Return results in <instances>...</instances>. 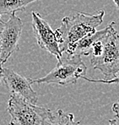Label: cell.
I'll list each match as a JSON object with an SVG mask.
<instances>
[{"mask_svg": "<svg viewBox=\"0 0 119 125\" xmlns=\"http://www.w3.org/2000/svg\"><path fill=\"white\" fill-rule=\"evenodd\" d=\"M3 21H2V20L1 19H0V26H1V25H2V24H3Z\"/></svg>", "mask_w": 119, "mask_h": 125, "instance_id": "9a60e30c", "label": "cell"}, {"mask_svg": "<svg viewBox=\"0 0 119 125\" xmlns=\"http://www.w3.org/2000/svg\"><path fill=\"white\" fill-rule=\"evenodd\" d=\"M108 26L104 28L103 30L96 31L95 33L88 36H85V37L81 38L79 41H78L74 45V51H73V56L74 55H79V56H89L90 53L91 47H92L93 43L100 38L106 32H107Z\"/></svg>", "mask_w": 119, "mask_h": 125, "instance_id": "ba28073f", "label": "cell"}, {"mask_svg": "<svg viewBox=\"0 0 119 125\" xmlns=\"http://www.w3.org/2000/svg\"><path fill=\"white\" fill-rule=\"evenodd\" d=\"M111 110H112L113 113H115V112H118V113H119V99L112 105V109Z\"/></svg>", "mask_w": 119, "mask_h": 125, "instance_id": "4fadbf2b", "label": "cell"}, {"mask_svg": "<svg viewBox=\"0 0 119 125\" xmlns=\"http://www.w3.org/2000/svg\"><path fill=\"white\" fill-rule=\"evenodd\" d=\"M38 0H0V15L23 11L29 4Z\"/></svg>", "mask_w": 119, "mask_h": 125, "instance_id": "9c48e42d", "label": "cell"}, {"mask_svg": "<svg viewBox=\"0 0 119 125\" xmlns=\"http://www.w3.org/2000/svg\"><path fill=\"white\" fill-rule=\"evenodd\" d=\"M0 78L3 80L11 94L18 95L32 104H36L38 95L31 86L33 84L32 79L22 76L15 71L7 68L1 69Z\"/></svg>", "mask_w": 119, "mask_h": 125, "instance_id": "8992f818", "label": "cell"}, {"mask_svg": "<svg viewBox=\"0 0 119 125\" xmlns=\"http://www.w3.org/2000/svg\"><path fill=\"white\" fill-rule=\"evenodd\" d=\"M31 15L33 31L39 47L54 55L58 61H60L63 57V53L59 49L55 32L51 28L48 22L44 20L39 13L33 11Z\"/></svg>", "mask_w": 119, "mask_h": 125, "instance_id": "52a82bcc", "label": "cell"}, {"mask_svg": "<svg viewBox=\"0 0 119 125\" xmlns=\"http://www.w3.org/2000/svg\"><path fill=\"white\" fill-rule=\"evenodd\" d=\"M82 79L85 80H87L89 82H92V83H103V84H119V73L116 75L115 77L108 80H105V79H101V80H95V79H89L85 76H83Z\"/></svg>", "mask_w": 119, "mask_h": 125, "instance_id": "8fae6325", "label": "cell"}, {"mask_svg": "<svg viewBox=\"0 0 119 125\" xmlns=\"http://www.w3.org/2000/svg\"><path fill=\"white\" fill-rule=\"evenodd\" d=\"M112 21L107 32L93 43L90 50V62L95 69L104 74L105 80L119 73V35Z\"/></svg>", "mask_w": 119, "mask_h": 125, "instance_id": "7a4b0ae2", "label": "cell"}, {"mask_svg": "<svg viewBox=\"0 0 119 125\" xmlns=\"http://www.w3.org/2000/svg\"><path fill=\"white\" fill-rule=\"evenodd\" d=\"M23 22L15 13L10 14L6 22H3L0 26V62L4 64L10 56L19 50Z\"/></svg>", "mask_w": 119, "mask_h": 125, "instance_id": "5b68a950", "label": "cell"}, {"mask_svg": "<svg viewBox=\"0 0 119 125\" xmlns=\"http://www.w3.org/2000/svg\"><path fill=\"white\" fill-rule=\"evenodd\" d=\"M10 115V125H46L52 111L11 94L7 108Z\"/></svg>", "mask_w": 119, "mask_h": 125, "instance_id": "3957f363", "label": "cell"}, {"mask_svg": "<svg viewBox=\"0 0 119 125\" xmlns=\"http://www.w3.org/2000/svg\"><path fill=\"white\" fill-rule=\"evenodd\" d=\"M113 2H114V3H115V5L117 6V8L119 10V0H112Z\"/></svg>", "mask_w": 119, "mask_h": 125, "instance_id": "5bb4252c", "label": "cell"}, {"mask_svg": "<svg viewBox=\"0 0 119 125\" xmlns=\"http://www.w3.org/2000/svg\"><path fill=\"white\" fill-rule=\"evenodd\" d=\"M104 15L105 11L100 10L93 14L78 12L63 18L60 27L54 31L61 52H65L68 58L72 57L76 42L96 32V27L103 22Z\"/></svg>", "mask_w": 119, "mask_h": 125, "instance_id": "6da1fadb", "label": "cell"}, {"mask_svg": "<svg viewBox=\"0 0 119 125\" xmlns=\"http://www.w3.org/2000/svg\"><path fill=\"white\" fill-rule=\"evenodd\" d=\"M87 72V67L83 62L81 56H74L65 58L62 57L57 66L47 75L33 80V83L37 84H55L59 85H67L75 84L79 79H82Z\"/></svg>", "mask_w": 119, "mask_h": 125, "instance_id": "277c9868", "label": "cell"}, {"mask_svg": "<svg viewBox=\"0 0 119 125\" xmlns=\"http://www.w3.org/2000/svg\"><path fill=\"white\" fill-rule=\"evenodd\" d=\"M109 125H119V113L115 112V117L109 120Z\"/></svg>", "mask_w": 119, "mask_h": 125, "instance_id": "7c38bea8", "label": "cell"}, {"mask_svg": "<svg viewBox=\"0 0 119 125\" xmlns=\"http://www.w3.org/2000/svg\"><path fill=\"white\" fill-rule=\"evenodd\" d=\"M0 52H1V50H0ZM2 66H3V65H2L1 62H0V70H1V69H2Z\"/></svg>", "mask_w": 119, "mask_h": 125, "instance_id": "2e32d148", "label": "cell"}, {"mask_svg": "<svg viewBox=\"0 0 119 125\" xmlns=\"http://www.w3.org/2000/svg\"><path fill=\"white\" fill-rule=\"evenodd\" d=\"M80 121L76 122L73 113H64L63 110L58 109L52 112L50 118L46 125H80Z\"/></svg>", "mask_w": 119, "mask_h": 125, "instance_id": "30bf717a", "label": "cell"}]
</instances>
